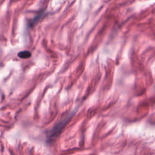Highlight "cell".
<instances>
[{
	"label": "cell",
	"mask_w": 155,
	"mask_h": 155,
	"mask_svg": "<svg viewBox=\"0 0 155 155\" xmlns=\"http://www.w3.org/2000/svg\"><path fill=\"white\" fill-rule=\"evenodd\" d=\"M68 120V118H65L63 120L59 122L57 124H56L52 128V129L50 131L47 136V141L48 143L51 142L56 138H57V137L60 134L62 130L67 124Z\"/></svg>",
	"instance_id": "cell-1"
},
{
	"label": "cell",
	"mask_w": 155,
	"mask_h": 155,
	"mask_svg": "<svg viewBox=\"0 0 155 155\" xmlns=\"http://www.w3.org/2000/svg\"><path fill=\"white\" fill-rule=\"evenodd\" d=\"M18 56L21 59H27L30 58L31 56V54L29 51L24 50V51L19 52V53L18 54Z\"/></svg>",
	"instance_id": "cell-2"
}]
</instances>
